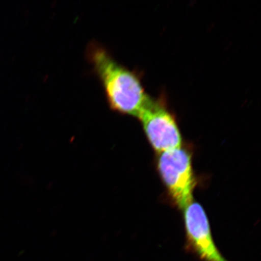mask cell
Returning <instances> with one entry per match:
<instances>
[{
  "mask_svg": "<svg viewBox=\"0 0 261 261\" xmlns=\"http://www.w3.org/2000/svg\"><path fill=\"white\" fill-rule=\"evenodd\" d=\"M87 55L102 84L111 110L138 117L150 97L138 74L119 63L106 47L96 42L88 45Z\"/></svg>",
  "mask_w": 261,
  "mask_h": 261,
  "instance_id": "6da1fadb",
  "label": "cell"
},
{
  "mask_svg": "<svg viewBox=\"0 0 261 261\" xmlns=\"http://www.w3.org/2000/svg\"><path fill=\"white\" fill-rule=\"evenodd\" d=\"M160 174L176 204L185 210L193 202L195 179L191 156L181 148L161 153Z\"/></svg>",
  "mask_w": 261,
  "mask_h": 261,
  "instance_id": "7a4b0ae2",
  "label": "cell"
},
{
  "mask_svg": "<svg viewBox=\"0 0 261 261\" xmlns=\"http://www.w3.org/2000/svg\"><path fill=\"white\" fill-rule=\"evenodd\" d=\"M138 118L147 138L160 154L181 148L182 138L177 122L161 102L150 98Z\"/></svg>",
  "mask_w": 261,
  "mask_h": 261,
  "instance_id": "3957f363",
  "label": "cell"
},
{
  "mask_svg": "<svg viewBox=\"0 0 261 261\" xmlns=\"http://www.w3.org/2000/svg\"><path fill=\"white\" fill-rule=\"evenodd\" d=\"M186 230L194 250L205 261H228L221 255L212 236L210 223L203 207L192 202L184 210Z\"/></svg>",
  "mask_w": 261,
  "mask_h": 261,
  "instance_id": "277c9868",
  "label": "cell"
}]
</instances>
